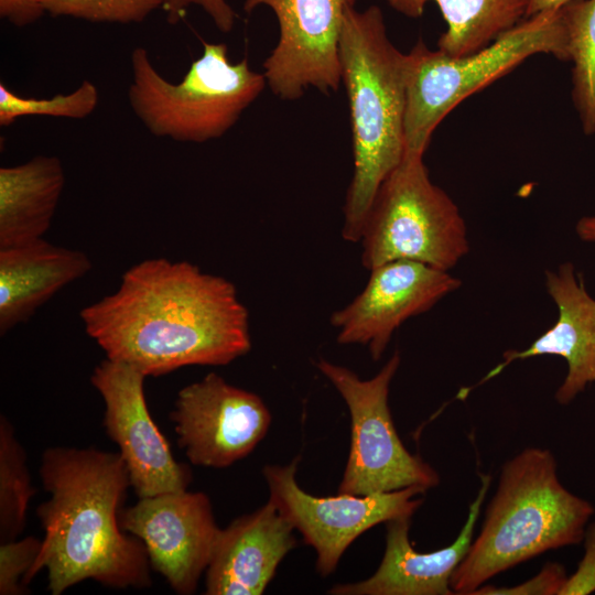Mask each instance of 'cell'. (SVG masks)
<instances>
[{
    "mask_svg": "<svg viewBox=\"0 0 595 595\" xmlns=\"http://www.w3.org/2000/svg\"><path fill=\"white\" fill-rule=\"evenodd\" d=\"M79 316L107 358L145 377L227 365L251 348L249 314L236 286L187 261L136 263L116 292Z\"/></svg>",
    "mask_w": 595,
    "mask_h": 595,
    "instance_id": "1",
    "label": "cell"
},
{
    "mask_svg": "<svg viewBox=\"0 0 595 595\" xmlns=\"http://www.w3.org/2000/svg\"><path fill=\"white\" fill-rule=\"evenodd\" d=\"M39 473L50 498L36 509L44 538L26 585L46 569L52 595L86 580L115 588L150 586L144 544L127 536L119 521V507L131 486L119 453L50 447Z\"/></svg>",
    "mask_w": 595,
    "mask_h": 595,
    "instance_id": "2",
    "label": "cell"
},
{
    "mask_svg": "<svg viewBox=\"0 0 595 595\" xmlns=\"http://www.w3.org/2000/svg\"><path fill=\"white\" fill-rule=\"evenodd\" d=\"M339 63L354 153L342 237L357 242L378 188L405 154L407 54L391 43L379 7L347 9Z\"/></svg>",
    "mask_w": 595,
    "mask_h": 595,
    "instance_id": "3",
    "label": "cell"
},
{
    "mask_svg": "<svg viewBox=\"0 0 595 595\" xmlns=\"http://www.w3.org/2000/svg\"><path fill=\"white\" fill-rule=\"evenodd\" d=\"M593 505L559 480L545 448L507 461L477 538L451 577L453 593L472 595L485 582L541 553L580 543Z\"/></svg>",
    "mask_w": 595,
    "mask_h": 595,
    "instance_id": "4",
    "label": "cell"
},
{
    "mask_svg": "<svg viewBox=\"0 0 595 595\" xmlns=\"http://www.w3.org/2000/svg\"><path fill=\"white\" fill-rule=\"evenodd\" d=\"M536 54L569 61L562 8L526 18L465 56L430 50L419 39L407 53L405 153L424 154L435 128L458 104Z\"/></svg>",
    "mask_w": 595,
    "mask_h": 595,
    "instance_id": "5",
    "label": "cell"
},
{
    "mask_svg": "<svg viewBox=\"0 0 595 595\" xmlns=\"http://www.w3.org/2000/svg\"><path fill=\"white\" fill-rule=\"evenodd\" d=\"M129 105L158 138L202 143L227 133L261 95L264 74L249 67L245 57L230 63L225 43L203 42V53L180 83L166 80L144 47L131 53Z\"/></svg>",
    "mask_w": 595,
    "mask_h": 595,
    "instance_id": "6",
    "label": "cell"
},
{
    "mask_svg": "<svg viewBox=\"0 0 595 595\" xmlns=\"http://www.w3.org/2000/svg\"><path fill=\"white\" fill-rule=\"evenodd\" d=\"M423 155L405 153L374 197L360 237L368 270L412 260L448 271L469 251L465 220L431 181Z\"/></svg>",
    "mask_w": 595,
    "mask_h": 595,
    "instance_id": "7",
    "label": "cell"
},
{
    "mask_svg": "<svg viewBox=\"0 0 595 595\" xmlns=\"http://www.w3.org/2000/svg\"><path fill=\"white\" fill-rule=\"evenodd\" d=\"M399 365L396 351L376 376L365 380L326 359L316 363L350 414V447L338 493L369 495L407 487L428 490L440 483L439 474L404 447L394 428L388 397Z\"/></svg>",
    "mask_w": 595,
    "mask_h": 595,
    "instance_id": "8",
    "label": "cell"
},
{
    "mask_svg": "<svg viewBox=\"0 0 595 595\" xmlns=\"http://www.w3.org/2000/svg\"><path fill=\"white\" fill-rule=\"evenodd\" d=\"M299 458L288 465H267L262 473L271 500L280 513L316 552V569L334 572L346 549L365 531L397 518H411L422 505L425 489L407 487L369 495L338 493L317 497L304 491L295 475Z\"/></svg>",
    "mask_w": 595,
    "mask_h": 595,
    "instance_id": "9",
    "label": "cell"
},
{
    "mask_svg": "<svg viewBox=\"0 0 595 595\" xmlns=\"http://www.w3.org/2000/svg\"><path fill=\"white\" fill-rule=\"evenodd\" d=\"M356 0H245L250 14L267 6L279 23V39L263 63L267 85L283 100L299 99L310 87L323 94L342 83L339 39L344 18Z\"/></svg>",
    "mask_w": 595,
    "mask_h": 595,
    "instance_id": "10",
    "label": "cell"
},
{
    "mask_svg": "<svg viewBox=\"0 0 595 595\" xmlns=\"http://www.w3.org/2000/svg\"><path fill=\"white\" fill-rule=\"evenodd\" d=\"M147 377L109 358L94 369L90 382L105 402L104 426L117 444L138 498L187 489L191 468L177 462L153 421L144 396Z\"/></svg>",
    "mask_w": 595,
    "mask_h": 595,
    "instance_id": "11",
    "label": "cell"
},
{
    "mask_svg": "<svg viewBox=\"0 0 595 595\" xmlns=\"http://www.w3.org/2000/svg\"><path fill=\"white\" fill-rule=\"evenodd\" d=\"M193 465L225 468L249 455L264 437L271 413L253 392L210 372L178 391L170 414Z\"/></svg>",
    "mask_w": 595,
    "mask_h": 595,
    "instance_id": "12",
    "label": "cell"
},
{
    "mask_svg": "<svg viewBox=\"0 0 595 595\" xmlns=\"http://www.w3.org/2000/svg\"><path fill=\"white\" fill-rule=\"evenodd\" d=\"M122 530L140 539L150 565L181 595L196 591L220 528L201 491H169L139 498L119 515Z\"/></svg>",
    "mask_w": 595,
    "mask_h": 595,
    "instance_id": "13",
    "label": "cell"
},
{
    "mask_svg": "<svg viewBox=\"0 0 595 595\" xmlns=\"http://www.w3.org/2000/svg\"><path fill=\"white\" fill-rule=\"evenodd\" d=\"M369 271L364 290L332 314L331 324L338 331L339 344L364 345L374 360L382 356L402 323L461 286L448 271L412 260L389 261Z\"/></svg>",
    "mask_w": 595,
    "mask_h": 595,
    "instance_id": "14",
    "label": "cell"
},
{
    "mask_svg": "<svg viewBox=\"0 0 595 595\" xmlns=\"http://www.w3.org/2000/svg\"><path fill=\"white\" fill-rule=\"evenodd\" d=\"M480 488L454 542L443 549L418 552L409 540L410 518L387 523L386 549L377 571L367 580L335 585L333 595H451V577L465 558L480 508L490 484L480 476Z\"/></svg>",
    "mask_w": 595,
    "mask_h": 595,
    "instance_id": "15",
    "label": "cell"
},
{
    "mask_svg": "<svg viewBox=\"0 0 595 595\" xmlns=\"http://www.w3.org/2000/svg\"><path fill=\"white\" fill-rule=\"evenodd\" d=\"M293 530L271 500L220 529L205 571V594H262L296 543Z\"/></svg>",
    "mask_w": 595,
    "mask_h": 595,
    "instance_id": "16",
    "label": "cell"
},
{
    "mask_svg": "<svg viewBox=\"0 0 595 595\" xmlns=\"http://www.w3.org/2000/svg\"><path fill=\"white\" fill-rule=\"evenodd\" d=\"M545 288L558 306V321L528 348L506 351L505 361L490 376L517 359L561 356L567 361V374L555 399L567 404L595 381V300L571 262L560 264L555 272L545 271Z\"/></svg>",
    "mask_w": 595,
    "mask_h": 595,
    "instance_id": "17",
    "label": "cell"
},
{
    "mask_svg": "<svg viewBox=\"0 0 595 595\" xmlns=\"http://www.w3.org/2000/svg\"><path fill=\"white\" fill-rule=\"evenodd\" d=\"M93 267L88 256L44 238L0 249V334L34 312Z\"/></svg>",
    "mask_w": 595,
    "mask_h": 595,
    "instance_id": "18",
    "label": "cell"
},
{
    "mask_svg": "<svg viewBox=\"0 0 595 595\" xmlns=\"http://www.w3.org/2000/svg\"><path fill=\"white\" fill-rule=\"evenodd\" d=\"M65 186L55 155L0 169V249L43 238L51 227Z\"/></svg>",
    "mask_w": 595,
    "mask_h": 595,
    "instance_id": "19",
    "label": "cell"
},
{
    "mask_svg": "<svg viewBox=\"0 0 595 595\" xmlns=\"http://www.w3.org/2000/svg\"><path fill=\"white\" fill-rule=\"evenodd\" d=\"M409 18L423 14L434 2L447 25L437 48L452 56L473 54L526 19L529 0H386Z\"/></svg>",
    "mask_w": 595,
    "mask_h": 595,
    "instance_id": "20",
    "label": "cell"
},
{
    "mask_svg": "<svg viewBox=\"0 0 595 595\" xmlns=\"http://www.w3.org/2000/svg\"><path fill=\"white\" fill-rule=\"evenodd\" d=\"M562 9L573 62L572 98L582 129L591 136L595 133V0H574Z\"/></svg>",
    "mask_w": 595,
    "mask_h": 595,
    "instance_id": "21",
    "label": "cell"
},
{
    "mask_svg": "<svg viewBox=\"0 0 595 595\" xmlns=\"http://www.w3.org/2000/svg\"><path fill=\"white\" fill-rule=\"evenodd\" d=\"M35 489L26 454L12 423L0 416V542L18 539L23 531L28 505Z\"/></svg>",
    "mask_w": 595,
    "mask_h": 595,
    "instance_id": "22",
    "label": "cell"
},
{
    "mask_svg": "<svg viewBox=\"0 0 595 595\" xmlns=\"http://www.w3.org/2000/svg\"><path fill=\"white\" fill-rule=\"evenodd\" d=\"M98 89L89 80H84L72 93L57 94L51 98H26L0 84V126L8 127L28 116H48L68 119H84L96 109Z\"/></svg>",
    "mask_w": 595,
    "mask_h": 595,
    "instance_id": "23",
    "label": "cell"
},
{
    "mask_svg": "<svg viewBox=\"0 0 595 595\" xmlns=\"http://www.w3.org/2000/svg\"><path fill=\"white\" fill-rule=\"evenodd\" d=\"M53 17H71L98 23H140L163 8L166 0H43Z\"/></svg>",
    "mask_w": 595,
    "mask_h": 595,
    "instance_id": "24",
    "label": "cell"
},
{
    "mask_svg": "<svg viewBox=\"0 0 595 595\" xmlns=\"http://www.w3.org/2000/svg\"><path fill=\"white\" fill-rule=\"evenodd\" d=\"M42 548V540L25 537L0 544V595L29 593L26 577Z\"/></svg>",
    "mask_w": 595,
    "mask_h": 595,
    "instance_id": "25",
    "label": "cell"
},
{
    "mask_svg": "<svg viewBox=\"0 0 595 595\" xmlns=\"http://www.w3.org/2000/svg\"><path fill=\"white\" fill-rule=\"evenodd\" d=\"M567 575L559 563H548L529 581L511 587L479 586L472 595H559Z\"/></svg>",
    "mask_w": 595,
    "mask_h": 595,
    "instance_id": "26",
    "label": "cell"
},
{
    "mask_svg": "<svg viewBox=\"0 0 595 595\" xmlns=\"http://www.w3.org/2000/svg\"><path fill=\"white\" fill-rule=\"evenodd\" d=\"M191 6L202 8L220 32H230L236 23L237 13L227 0H166L163 9L167 22L170 24L180 22Z\"/></svg>",
    "mask_w": 595,
    "mask_h": 595,
    "instance_id": "27",
    "label": "cell"
},
{
    "mask_svg": "<svg viewBox=\"0 0 595 595\" xmlns=\"http://www.w3.org/2000/svg\"><path fill=\"white\" fill-rule=\"evenodd\" d=\"M585 553L575 573L567 577L559 595H586L595 591V521L584 534Z\"/></svg>",
    "mask_w": 595,
    "mask_h": 595,
    "instance_id": "28",
    "label": "cell"
},
{
    "mask_svg": "<svg viewBox=\"0 0 595 595\" xmlns=\"http://www.w3.org/2000/svg\"><path fill=\"white\" fill-rule=\"evenodd\" d=\"M45 12L43 0H0V17L15 26L32 24Z\"/></svg>",
    "mask_w": 595,
    "mask_h": 595,
    "instance_id": "29",
    "label": "cell"
},
{
    "mask_svg": "<svg viewBox=\"0 0 595 595\" xmlns=\"http://www.w3.org/2000/svg\"><path fill=\"white\" fill-rule=\"evenodd\" d=\"M574 0H529L526 18L543 11L559 10Z\"/></svg>",
    "mask_w": 595,
    "mask_h": 595,
    "instance_id": "30",
    "label": "cell"
},
{
    "mask_svg": "<svg viewBox=\"0 0 595 595\" xmlns=\"http://www.w3.org/2000/svg\"><path fill=\"white\" fill-rule=\"evenodd\" d=\"M576 232L584 241H595V216L581 218L576 224Z\"/></svg>",
    "mask_w": 595,
    "mask_h": 595,
    "instance_id": "31",
    "label": "cell"
}]
</instances>
